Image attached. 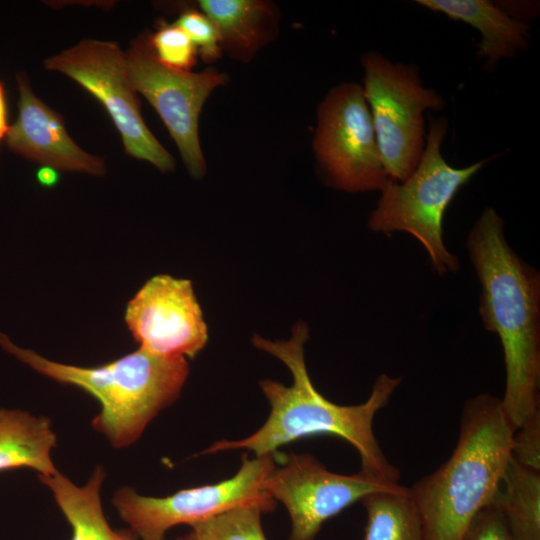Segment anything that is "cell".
<instances>
[{"mask_svg": "<svg viewBox=\"0 0 540 540\" xmlns=\"http://www.w3.org/2000/svg\"><path fill=\"white\" fill-rule=\"evenodd\" d=\"M308 327L299 322L288 340L270 341L255 335L253 345L282 361L290 370L292 384L285 386L263 380L260 387L270 405L264 424L246 438L220 440L201 454L247 449L256 456L275 454L290 442L307 436L329 434L350 443L360 456V472L381 482L399 484V470L382 451L373 432L376 413L387 405L401 383L400 377L385 373L375 380L368 399L358 405H338L324 397L313 385L305 364L304 345Z\"/></svg>", "mask_w": 540, "mask_h": 540, "instance_id": "obj_1", "label": "cell"}, {"mask_svg": "<svg viewBox=\"0 0 540 540\" xmlns=\"http://www.w3.org/2000/svg\"><path fill=\"white\" fill-rule=\"evenodd\" d=\"M480 284L479 314L501 342L506 384L501 405L515 431L539 409L540 274L509 245L504 221L486 208L467 238Z\"/></svg>", "mask_w": 540, "mask_h": 540, "instance_id": "obj_2", "label": "cell"}, {"mask_svg": "<svg viewBox=\"0 0 540 540\" xmlns=\"http://www.w3.org/2000/svg\"><path fill=\"white\" fill-rule=\"evenodd\" d=\"M513 433L500 398L482 393L465 402L451 456L409 487L426 540H460L493 502L512 457Z\"/></svg>", "mask_w": 540, "mask_h": 540, "instance_id": "obj_3", "label": "cell"}, {"mask_svg": "<svg viewBox=\"0 0 540 540\" xmlns=\"http://www.w3.org/2000/svg\"><path fill=\"white\" fill-rule=\"evenodd\" d=\"M0 346L38 373L94 397L101 410L92 427L114 448L133 444L151 420L179 397L189 374L185 358L162 357L141 348L100 366L81 367L19 347L1 331Z\"/></svg>", "mask_w": 540, "mask_h": 540, "instance_id": "obj_4", "label": "cell"}, {"mask_svg": "<svg viewBox=\"0 0 540 540\" xmlns=\"http://www.w3.org/2000/svg\"><path fill=\"white\" fill-rule=\"evenodd\" d=\"M447 132L444 118L429 119L422 157L407 179L390 180L380 191L377 207L368 219V227L379 233L406 232L425 248L432 268L440 275L460 268L457 256L445 246L443 219L451 201L487 162L464 168L450 166L441 146Z\"/></svg>", "mask_w": 540, "mask_h": 540, "instance_id": "obj_5", "label": "cell"}, {"mask_svg": "<svg viewBox=\"0 0 540 540\" xmlns=\"http://www.w3.org/2000/svg\"><path fill=\"white\" fill-rule=\"evenodd\" d=\"M364 95L385 170L402 182L417 167L425 148L424 111H439L443 98L425 87L412 64L393 63L378 52L362 57Z\"/></svg>", "mask_w": 540, "mask_h": 540, "instance_id": "obj_6", "label": "cell"}, {"mask_svg": "<svg viewBox=\"0 0 540 540\" xmlns=\"http://www.w3.org/2000/svg\"><path fill=\"white\" fill-rule=\"evenodd\" d=\"M275 454L242 456L241 466L230 478L215 484L181 489L165 497L138 494L131 487L118 489L113 506L139 540H164L181 524L190 527L238 506L258 503L269 511L276 501L263 489V482L276 466Z\"/></svg>", "mask_w": 540, "mask_h": 540, "instance_id": "obj_7", "label": "cell"}, {"mask_svg": "<svg viewBox=\"0 0 540 540\" xmlns=\"http://www.w3.org/2000/svg\"><path fill=\"white\" fill-rule=\"evenodd\" d=\"M44 66L72 78L105 107L121 135L127 155L147 161L164 173L174 170L175 159L142 118L125 52L117 43L84 39L44 60Z\"/></svg>", "mask_w": 540, "mask_h": 540, "instance_id": "obj_8", "label": "cell"}, {"mask_svg": "<svg viewBox=\"0 0 540 540\" xmlns=\"http://www.w3.org/2000/svg\"><path fill=\"white\" fill-rule=\"evenodd\" d=\"M313 150L328 181L348 192L381 191L391 180L377 143L363 87H334L318 108Z\"/></svg>", "mask_w": 540, "mask_h": 540, "instance_id": "obj_9", "label": "cell"}, {"mask_svg": "<svg viewBox=\"0 0 540 540\" xmlns=\"http://www.w3.org/2000/svg\"><path fill=\"white\" fill-rule=\"evenodd\" d=\"M130 80L154 107L175 141L189 174L200 179L206 163L199 140V116L225 75L214 69L195 73L162 65L153 54L148 37H140L125 52Z\"/></svg>", "mask_w": 540, "mask_h": 540, "instance_id": "obj_10", "label": "cell"}, {"mask_svg": "<svg viewBox=\"0 0 540 540\" xmlns=\"http://www.w3.org/2000/svg\"><path fill=\"white\" fill-rule=\"evenodd\" d=\"M263 482L264 491L287 509L288 540H314L322 525L365 496L398 490L400 484L375 480L360 471L343 475L329 471L309 454H288Z\"/></svg>", "mask_w": 540, "mask_h": 540, "instance_id": "obj_11", "label": "cell"}, {"mask_svg": "<svg viewBox=\"0 0 540 540\" xmlns=\"http://www.w3.org/2000/svg\"><path fill=\"white\" fill-rule=\"evenodd\" d=\"M124 319L139 348L158 356L193 358L208 340L207 325L187 279L152 277L129 301Z\"/></svg>", "mask_w": 540, "mask_h": 540, "instance_id": "obj_12", "label": "cell"}, {"mask_svg": "<svg viewBox=\"0 0 540 540\" xmlns=\"http://www.w3.org/2000/svg\"><path fill=\"white\" fill-rule=\"evenodd\" d=\"M18 116L5 136L14 153L56 170L102 176L103 160L81 149L69 136L63 118L32 91L24 73L16 76Z\"/></svg>", "mask_w": 540, "mask_h": 540, "instance_id": "obj_13", "label": "cell"}, {"mask_svg": "<svg viewBox=\"0 0 540 540\" xmlns=\"http://www.w3.org/2000/svg\"><path fill=\"white\" fill-rule=\"evenodd\" d=\"M417 3L452 20L465 22L481 35L478 54L485 67H496L503 58H511L528 45L529 26L511 17L486 0H418Z\"/></svg>", "mask_w": 540, "mask_h": 540, "instance_id": "obj_14", "label": "cell"}, {"mask_svg": "<svg viewBox=\"0 0 540 540\" xmlns=\"http://www.w3.org/2000/svg\"><path fill=\"white\" fill-rule=\"evenodd\" d=\"M198 6L216 25L223 51L249 61L276 34L275 6L261 0H200Z\"/></svg>", "mask_w": 540, "mask_h": 540, "instance_id": "obj_15", "label": "cell"}, {"mask_svg": "<svg viewBox=\"0 0 540 540\" xmlns=\"http://www.w3.org/2000/svg\"><path fill=\"white\" fill-rule=\"evenodd\" d=\"M105 475L99 465L83 486L74 484L59 472L39 475L71 527L70 540H139L129 529L115 530L108 523L100 495Z\"/></svg>", "mask_w": 540, "mask_h": 540, "instance_id": "obj_16", "label": "cell"}, {"mask_svg": "<svg viewBox=\"0 0 540 540\" xmlns=\"http://www.w3.org/2000/svg\"><path fill=\"white\" fill-rule=\"evenodd\" d=\"M56 435L49 418L0 408V472L31 468L39 475L57 473L51 459Z\"/></svg>", "mask_w": 540, "mask_h": 540, "instance_id": "obj_17", "label": "cell"}, {"mask_svg": "<svg viewBox=\"0 0 540 540\" xmlns=\"http://www.w3.org/2000/svg\"><path fill=\"white\" fill-rule=\"evenodd\" d=\"M494 500L512 540H540V471L511 457Z\"/></svg>", "mask_w": 540, "mask_h": 540, "instance_id": "obj_18", "label": "cell"}, {"mask_svg": "<svg viewBox=\"0 0 540 540\" xmlns=\"http://www.w3.org/2000/svg\"><path fill=\"white\" fill-rule=\"evenodd\" d=\"M361 502L367 514L364 540H426L409 487L371 493Z\"/></svg>", "mask_w": 540, "mask_h": 540, "instance_id": "obj_19", "label": "cell"}, {"mask_svg": "<svg viewBox=\"0 0 540 540\" xmlns=\"http://www.w3.org/2000/svg\"><path fill=\"white\" fill-rule=\"evenodd\" d=\"M267 512L269 509L261 504H246L191 528L205 540H267L261 524V514Z\"/></svg>", "mask_w": 540, "mask_h": 540, "instance_id": "obj_20", "label": "cell"}, {"mask_svg": "<svg viewBox=\"0 0 540 540\" xmlns=\"http://www.w3.org/2000/svg\"><path fill=\"white\" fill-rule=\"evenodd\" d=\"M148 42L156 59L170 69L190 71L196 64L197 49L176 24H163L148 37Z\"/></svg>", "mask_w": 540, "mask_h": 540, "instance_id": "obj_21", "label": "cell"}, {"mask_svg": "<svg viewBox=\"0 0 540 540\" xmlns=\"http://www.w3.org/2000/svg\"><path fill=\"white\" fill-rule=\"evenodd\" d=\"M188 35L204 62L210 63L223 53L220 33L214 22L201 11L186 10L174 23Z\"/></svg>", "mask_w": 540, "mask_h": 540, "instance_id": "obj_22", "label": "cell"}, {"mask_svg": "<svg viewBox=\"0 0 540 540\" xmlns=\"http://www.w3.org/2000/svg\"><path fill=\"white\" fill-rule=\"evenodd\" d=\"M511 454L519 464L540 471V408L514 431Z\"/></svg>", "mask_w": 540, "mask_h": 540, "instance_id": "obj_23", "label": "cell"}, {"mask_svg": "<svg viewBox=\"0 0 540 540\" xmlns=\"http://www.w3.org/2000/svg\"><path fill=\"white\" fill-rule=\"evenodd\" d=\"M460 540H512L495 500L472 519Z\"/></svg>", "mask_w": 540, "mask_h": 540, "instance_id": "obj_24", "label": "cell"}, {"mask_svg": "<svg viewBox=\"0 0 540 540\" xmlns=\"http://www.w3.org/2000/svg\"><path fill=\"white\" fill-rule=\"evenodd\" d=\"M36 179L41 186L51 188L58 182L59 174L52 167L42 166L36 173Z\"/></svg>", "mask_w": 540, "mask_h": 540, "instance_id": "obj_25", "label": "cell"}, {"mask_svg": "<svg viewBox=\"0 0 540 540\" xmlns=\"http://www.w3.org/2000/svg\"><path fill=\"white\" fill-rule=\"evenodd\" d=\"M8 129L5 90L3 84L0 82V145L1 141L5 139Z\"/></svg>", "mask_w": 540, "mask_h": 540, "instance_id": "obj_26", "label": "cell"}, {"mask_svg": "<svg viewBox=\"0 0 540 540\" xmlns=\"http://www.w3.org/2000/svg\"><path fill=\"white\" fill-rule=\"evenodd\" d=\"M175 540H205V539H203L202 537H200L199 535H197L195 532L191 530V532L188 533L187 535L176 538Z\"/></svg>", "mask_w": 540, "mask_h": 540, "instance_id": "obj_27", "label": "cell"}]
</instances>
